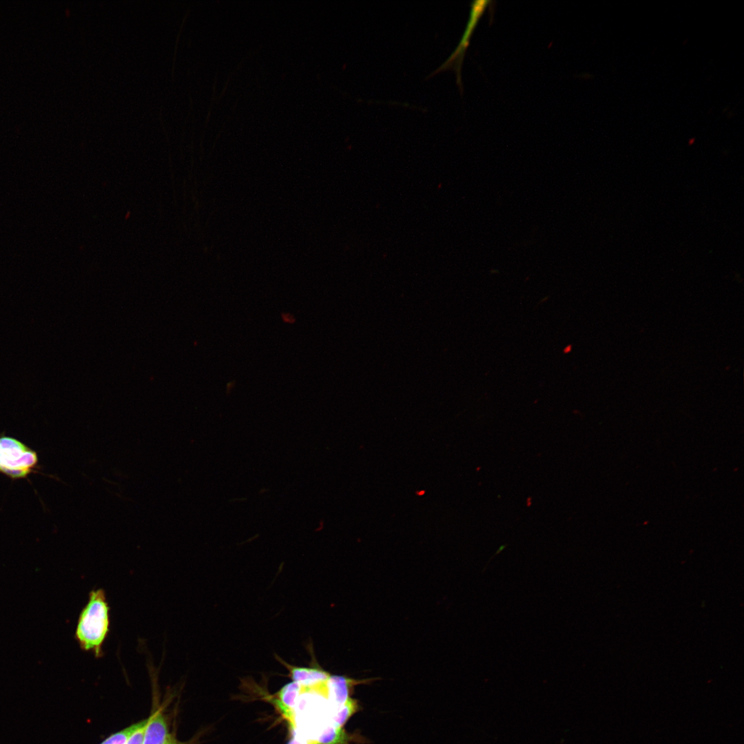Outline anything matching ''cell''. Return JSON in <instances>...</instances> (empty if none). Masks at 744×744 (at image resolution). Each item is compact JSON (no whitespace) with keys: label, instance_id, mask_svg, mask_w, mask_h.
<instances>
[{"label":"cell","instance_id":"6","mask_svg":"<svg viewBox=\"0 0 744 744\" xmlns=\"http://www.w3.org/2000/svg\"><path fill=\"white\" fill-rule=\"evenodd\" d=\"M366 680H355L339 675H330L326 683L327 696L337 705H342L348 699L353 687L356 685L368 682Z\"/></svg>","mask_w":744,"mask_h":744},{"label":"cell","instance_id":"4","mask_svg":"<svg viewBox=\"0 0 744 744\" xmlns=\"http://www.w3.org/2000/svg\"><path fill=\"white\" fill-rule=\"evenodd\" d=\"M302 692L303 687L300 683L291 681L283 685L275 696H268L265 698L287 721L289 727L295 726L294 712Z\"/></svg>","mask_w":744,"mask_h":744},{"label":"cell","instance_id":"7","mask_svg":"<svg viewBox=\"0 0 744 744\" xmlns=\"http://www.w3.org/2000/svg\"><path fill=\"white\" fill-rule=\"evenodd\" d=\"M170 735L165 716L158 710L147 718L142 744H166Z\"/></svg>","mask_w":744,"mask_h":744},{"label":"cell","instance_id":"1","mask_svg":"<svg viewBox=\"0 0 744 744\" xmlns=\"http://www.w3.org/2000/svg\"><path fill=\"white\" fill-rule=\"evenodd\" d=\"M110 611L105 591L93 589L78 618L75 639L83 651L96 658L104 655L103 645L110 630Z\"/></svg>","mask_w":744,"mask_h":744},{"label":"cell","instance_id":"10","mask_svg":"<svg viewBox=\"0 0 744 744\" xmlns=\"http://www.w3.org/2000/svg\"><path fill=\"white\" fill-rule=\"evenodd\" d=\"M138 723H134L124 729L110 735L100 744H125L131 734L137 727Z\"/></svg>","mask_w":744,"mask_h":744},{"label":"cell","instance_id":"9","mask_svg":"<svg viewBox=\"0 0 744 744\" xmlns=\"http://www.w3.org/2000/svg\"><path fill=\"white\" fill-rule=\"evenodd\" d=\"M358 700L349 697L342 705L341 709L334 715L333 725L336 727H343L349 719L359 710Z\"/></svg>","mask_w":744,"mask_h":744},{"label":"cell","instance_id":"11","mask_svg":"<svg viewBox=\"0 0 744 744\" xmlns=\"http://www.w3.org/2000/svg\"><path fill=\"white\" fill-rule=\"evenodd\" d=\"M147 719L138 722L137 727L131 734L125 744H142L143 733Z\"/></svg>","mask_w":744,"mask_h":744},{"label":"cell","instance_id":"2","mask_svg":"<svg viewBox=\"0 0 744 744\" xmlns=\"http://www.w3.org/2000/svg\"><path fill=\"white\" fill-rule=\"evenodd\" d=\"M38 467L37 453L21 441L0 435V473L12 479L25 478Z\"/></svg>","mask_w":744,"mask_h":744},{"label":"cell","instance_id":"12","mask_svg":"<svg viewBox=\"0 0 744 744\" xmlns=\"http://www.w3.org/2000/svg\"><path fill=\"white\" fill-rule=\"evenodd\" d=\"M290 729L291 736L287 744H316L314 740L304 737L296 729V727Z\"/></svg>","mask_w":744,"mask_h":744},{"label":"cell","instance_id":"5","mask_svg":"<svg viewBox=\"0 0 744 744\" xmlns=\"http://www.w3.org/2000/svg\"><path fill=\"white\" fill-rule=\"evenodd\" d=\"M278 659L288 670L292 681L300 683L303 688L322 685L327 681L331 675L319 667H299L290 665L280 658Z\"/></svg>","mask_w":744,"mask_h":744},{"label":"cell","instance_id":"13","mask_svg":"<svg viewBox=\"0 0 744 744\" xmlns=\"http://www.w3.org/2000/svg\"><path fill=\"white\" fill-rule=\"evenodd\" d=\"M282 318L286 323H293L296 321L294 316L290 313H282Z\"/></svg>","mask_w":744,"mask_h":744},{"label":"cell","instance_id":"3","mask_svg":"<svg viewBox=\"0 0 744 744\" xmlns=\"http://www.w3.org/2000/svg\"><path fill=\"white\" fill-rule=\"evenodd\" d=\"M490 2L487 0H477L471 3L469 19L458 45L450 56L433 73L448 68L454 69L456 72L457 82L461 90V68L465 52L479 20Z\"/></svg>","mask_w":744,"mask_h":744},{"label":"cell","instance_id":"14","mask_svg":"<svg viewBox=\"0 0 744 744\" xmlns=\"http://www.w3.org/2000/svg\"><path fill=\"white\" fill-rule=\"evenodd\" d=\"M166 744H188V743H183V742H181V741H178L176 737H174V736H172L171 734L169 739H168V741H167V742L166 743Z\"/></svg>","mask_w":744,"mask_h":744},{"label":"cell","instance_id":"8","mask_svg":"<svg viewBox=\"0 0 744 744\" xmlns=\"http://www.w3.org/2000/svg\"><path fill=\"white\" fill-rule=\"evenodd\" d=\"M314 740L316 744H350L351 742L363 743V737L358 734H351L343 727L334 725L327 726Z\"/></svg>","mask_w":744,"mask_h":744}]
</instances>
